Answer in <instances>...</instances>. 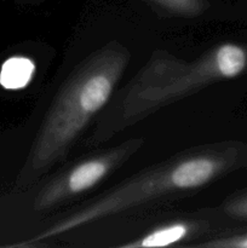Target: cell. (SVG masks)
I'll list each match as a JSON object with an SVG mask.
<instances>
[{
    "instance_id": "52a82bcc",
    "label": "cell",
    "mask_w": 247,
    "mask_h": 248,
    "mask_svg": "<svg viewBox=\"0 0 247 248\" xmlns=\"http://www.w3.org/2000/svg\"><path fill=\"white\" fill-rule=\"evenodd\" d=\"M166 6L182 12H194L199 9L200 0H156Z\"/></svg>"
},
{
    "instance_id": "ba28073f",
    "label": "cell",
    "mask_w": 247,
    "mask_h": 248,
    "mask_svg": "<svg viewBox=\"0 0 247 248\" xmlns=\"http://www.w3.org/2000/svg\"><path fill=\"white\" fill-rule=\"evenodd\" d=\"M232 246L247 248V236L246 237H242V239H240V240H237L236 242H234V244H232Z\"/></svg>"
},
{
    "instance_id": "3957f363",
    "label": "cell",
    "mask_w": 247,
    "mask_h": 248,
    "mask_svg": "<svg viewBox=\"0 0 247 248\" xmlns=\"http://www.w3.org/2000/svg\"><path fill=\"white\" fill-rule=\"evenodd\" d=\"M34 69V63L29 58H9L1 67L0 84L2 87L9 90L22 89L31 81Z\"/></svg>"
},
{
    "instance_id": "8992f818",
    "label": "cell",
    "mask_w": 247,
    "mask_h": 248,
    "mask_svg": "<svg viewBox=\"0 0 247 248\" xmlns=\"http://www.w3.org/2000/svg\"><path fill=\"white\" fill-rule=\"evenodd\" d=\"M186 229L184 225L176 224L172 225V227L164 228V229H160L157 232H153L149 236L145 237L142 241L143 247H162L167 246V245H171L173 242L178 241L182 237L185 235Z\"/></svg>"
},
{
    "instance_id": "5b68a950",
    "label": "cell",
    "mask_w": 247,
    "mask_h": 248,
    "mask_svg": "<svg viewBox=\"0 0 247 248\" xmlns=\"http://www.w3.org/2000/svg\"><path fill=\"white\" fill-rule=\"evenodd\" d=\"M216 62L220 75L225 78L236 77L246 67V53L239 46L224 45L218 50Z\"/></svg>"
},
{
    "instance_id": "277c9868",
    "label": "cell",
    "mask_w": 247,
    "mask_h": 248,
    "mask_svg": "<svg viewBox=\"0 0 247 248\" xmlns=\"http://www.w3.org/2000/svg\"><path fill=\"white\" fill-rule=\"evenodd\" d=\"M107 166L101 161H90L80 165L68 179V186L73 193H79L93 186L106 174Z\"/></svg>"
},
{
    "instance_id": "7a4b0ae2",
    "label": "cell",
    "mask_w": 247,
    "mask_h": 248,
    "mask_svg": "<svg viewBox=\"0 0 247 248\" xmlns=\"http://www.w3.org/2000/svg\"><path fill=\"white\" fill-rule=\"evenodd\" d=\"M215 164L208 159H194L178 165L171 176L177 188H194L206 183L215 173Z\"/></svg>"
},
{
    "instance_id": "6da1fadb",
    "label": "cell",
    "mask_w": 247,
    "mask_h": 248,
    "mask_svg": "<svg viewBox=\"0 0 247 248\" xmlns=\"http://www.w3.org/2000/svg\"><path fill=\"white\" fill-rule=\"evenodd\" d=\"M111 75L96 73L75 85L64 103L48 120L47 130L41 140V155L48 157L64 145L80 130L90 115L104 106L111 92Z\"/></svg>"
}]
</instances>
